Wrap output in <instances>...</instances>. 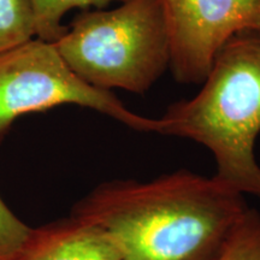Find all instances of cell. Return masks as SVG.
Instances as JSON below:
<instances>
[{
	"label": "cell",
	"instance_id": "1",
	"mask_svg": "<svg viewBox=\"0 0 260 260\" xmlns=\"http://www.w3.org/2000/svg\"><path fill=\"white\" fill-rule=\"evenodd\" d=\"M245 195L187 169L103 182L71 214L99 226L122 260H218L248 210Z\"/></svg>",
	"mask_w": 260,
	"mask_h": 260
},
{
	"label": "cell",
	"instance_id": "2",
	"mask_svg": "<svg viewBox=\"0 0 260 260\" xmlns=\"http://www.w3.org/2000/svg\"><path fill=\"white\" fill-rule=\"evenodd\" d=\"M203 87L171 104L157 134L203 145L216 162L214 176L243 195L260 199V32L233 37L214 57Z\"/></svg>",
	"mask_w": 260,
	"mask_h": 260
},
{
	"label": "cell",
	"instance_id": "3",
	"mask_svg": "<svg viewBox=\"0 0 260 260\" xmlns=\"http://www.w3.org/2000/svg\"><path fill=\"white\" fill-rule=\"evenodd\" d=\"M65 63L90 86L144 94L171 65L159 0H123L83 11L53 42Z\"/></svg>",
	"mask_w": 260,
	"mask_h": 260
},
{
	"label": "cell",
	"instance_id": "4",
	"mask_svg": "<svg viewBox=\"0 0 260 260\" xmlns=\"http://www.w3.org/2000/svg\"><path fill=\"white\" fill-rule=\"evenodd\" d=\"M61 105L87 107L136 132H158V118L132 111L112 92L77 76L53 42L34 38L0 53V145L19 117Z\"/></svg>",
	"mask_w": 260,
	"mask_h": 260
},
{
	"label": "cell",
	"instance_id": "5",
	"mask_svg": "<svg viewBox=\"0 0 260 260\" xmlns=\"http://www.w3.org/2000/svg\"><path fill=\"white\" fill-rule=\"evenodd\" d=\"M171 46V70L182 83H201L233 37L260 32V0H159Z\"/></svg>",
	"mask_w": 260,
	"mask_h": 260
},
{
	"label": "cell",
	"instance_id": "6",
	"mask_svg": "<svg viewBox=\"0 0 260 260\" xmlns=\"http://www.w3.org/2000/svg\"><path fill=\"white\" fill-rule=\"evenodd\" d=\"M4 260H122L110 237L93 223L70 213L31 228Z\"/></svg>",
	"mask_w": 260,
	"mask_h": 260
},
{
	"label": "cell",
	"instance_id": "7",
	"mask_svg": "<svg viewBox=\"0 0 260 260\" xmlns=\"http://www.w3.org/2000/svg\"><path fill=\"white\" fill-rule=\"evenodd\" d=\"M115 2L123 0H30L35 17V35L41 40L56 42L67 31L61 21L70 10L104 9Z\"/></svg>",
	"mask_w": 260,
	"mask_h": 260
},
{
	"label": "cell",
	"instance_id": "8",
	"mask_svg": "<svg viewBox=\"0 0 260 260\" xmlns=\"http://www.w3.org/2000/svg\"><path fill=\"white\" fill-rule=\"evenodd\" d=\"M37 38L30 0H0V53Z\"/></svg>",
	"mask_w": 260,
	"mask_h": 260
},
{
	"label": "cell",
	"instance_id": "9",
	"mask_svg": "<svg viewBox=\"0 0 260 260\" xmlns=\"http://www.w3.org/2000/svg\"><path fill=\"white\" fill-rule=\"evenodd\" d=\"M218 260H260V212L246 211L234 228Z\"/></svg>",
	"mask_w": 260,
	"mask_h": 260
},
{
	"label": "cell",
	"instance_id": "10",
	"mask_svg": "<svg viewBox=\"0 0 260 260\" xmlns=\"http://www.w3.org/2000/svg\"><path fill=\"white\" fill-rule=\"evenodd\" d=\"M30 229L0 198V260L8 258L21 246Z\"/></svg>",
	"mask_w": 260,
	"mask_h": 260
}]
</instances>
